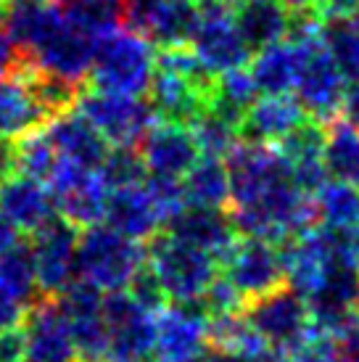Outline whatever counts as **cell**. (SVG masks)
<instances>
[{
  "label": "cell",
  "mask_w": 359,
  "mask_h": 362,
  "mask_svg": "<svg viewBox=\"0 0 359 362\" xmlns=\"http://www.w3.org/2000/svg\"><path fill=\"white\" fill-rule=\"evenodd\" d=\"M319 21H346L359 19V0H319L314 6Z\"/></svg>",
  "instance_id": "42"
},
{
  "label": "cell",
  "mask_w": 359,
  "mask_h": 362,
  "mask_svg": "<svg viewBox=\"0 0 359 362\" xmlns=\"http://www.w3.org/2000/svg\"><path fill=\"white\" fill-rule=\"evenodd\" d=\"M233 13H235V24L251 53L269 42L288 37L290 21H293V8L286 0H246Z\"/></svg>",
  "instance_id": "25"
},
{
  "label": "cell",
  "mask_w": 359,
  "mask_h": 362,
  "mask_svg": "<svg viewBox=\"0 0 359 362\" xmlns=\"http://www.w3.org/2000/svg\"><path fill=\"white\" fill-rule=\"evenodd\" d=\"M164 228L180 241L211 254L217 262L230 252V246L238 238L228 211L209 209V206H188L185 204L172 220H167Z\"/></svg>",
  "instance_id": "19"
},
{
  "label": "cell",
  "mask_w": 359,
  "mask_h": 362,
  "mask_svg": "<svg viewBox=\"0 0 359 362\" xmlns=\"http://www.w3.org/2000/svg\"><path fill=\"white\" fill-rule=\"evenodd\" d=\"M0 286L27 307L40 296L37 283H35V267H32V254L27 241H19L0 259Z\"/></svg>",
  "instance_id": "35"
},
{
  "label": "cell",
  "mask_w": 359,
  "mask_h": 362,
  "mask_svg": "<svg viewBox=\"0 0 359 362\" xmlns=\"http://www.w3.org/2000/svg\"><path fill=\"white\" fill-rule=\"evenodd\" d=\"M319 235L325 241L333 264L359 272V228H325L319 225Z\"/></svg>",
  "instance_id": "38"
},
{
  "label": "cell",
  "mask_w": 359,
  "mask_h": 362,
  "mask_svg": "<svg viewBox=\"0 0 359 362\" xmlns=\"http://www.w3.org/2000/svg\"><path fill=\"white\" fill-rule=\"evenodd\" d=\"M146 264L156 275L167 302H199L214 278L220 275V262L170 233H156L146 246Z\"/></svg>",
  "instance_id": "3"
},
{
  "label": "cell",
  "mask_w": 359,
  "mask_h": 362,
  "mask_svg": "<svg viewBox=\"0 0 359 362\" xmlns=\"http://www.w3.org/2000/svg\"><path fill=\"white\" fill-rule=\"evenodd\" d=\"M325 45L336 66L349 82L359 80V19L328 21L325 24Z\"/></svg>",
  "instance_id": "36"
},
{
  "label": "cell",
  "mask_w": 359,
  "mask_h": 362,
  "mask_svg": "<svg viewBox=\"0 0 359 362\" xmlns=\"http://www.w3.org/2000/svg\"><path fill=\"white\" fill-rule=\"evenodd\" d=\"M288 357L290 362H341L336 336L330 331L314 328V325H310V331L290 349Z\"/></svg>",
  "instance_id": "39"
},
{
  "label": "cell",
  "mask_w": 359,
  "mask_h": 362,
  "mask_svg": "<svg viewBox=\"0 0 359 362\" xmlns=\"http://www.w3.org/2000/svg\"><path fill=\"white\" fill-rule=\"evenodd\" d=\"M301 66V48L290 37H283L278 42H269L257 51L251 61V77L257 82L259 93H290L296 85V74Z\"/></svg>",
  "instance_id": "26"
},
{
  "label": "cell",
  "mask_w": 359,
  "mask_h": 362,
  "mask_svg": "<svg viewBox=\"0 0 359 362\" xmlns=\"http://www.w3.org/2000/svg\"><path fill=\"white\" fill-rule=\"evenodd\" d=\"M201 8L193 0H127L124 24L161 48L188 45Z\"/></svg>",
  "instance_id": "13"
},
{
  "label": "cell",
  "mask_w": 359,
  "mask_h": 362,
  "mask_svg": "<svg viewBox=\"0 0 359 362\" xmlns=\"http://www.w3.org/2000/svg\"><path fill=\"white\" fill-rule=\"evenodd\" d=\"M199 8H209V6H230V0H193Z\"/></svg>",
  "instance_id": "51"
},
{
  "label": "cell",
  "mask_w": 359,
  "mask_h": 362,
  "mask_svg": "<svg viewBox=\"0 0 359 362\" xmlns=\"http://www.w3.org/2000/svg\"><path fill=\"white\" fill-rule=\"evenodd\" d=\"M74 111L98 130L111 148H138L143 135L159 119L151 103L143 101V95H124L98 88H82Z\"/></svg>",
  "instance_id": "4"
},
{
  "label": "cell",
  "mask_w": 359,
  "mask_h": 362,
  "mask_svg": "<svg viewBox=\"0 0 359 362\" xmlns=\"http://www.w3.org/2000/svg\"><path fill=\"white\" fill-rule=\"evenodd\" d=\"M322 146H325V127L314 119H307L278 143V151L288 164L293 185L307 196H312L330 177L322 161Z\"/></svg>",
  "instance_id": "21"
},
{
  "label": "cell",
  "mask_w": 359,
  "mask_h": 362,
  "mask_svg": "<svg viewBox=\"0 0 359 362\" xmlns=\"http://www.w3.org/2000/svg\"><path fill=\"white\" fill-rule=\"evenodd\" d=\"M188 45L209 77L243 66L251 59V48L243 40L238 24H235V13L230 6L201 8L199 24L190 35Z\"/></svg>",
  "instance_id": "10"
},
{
  "label": "cell",
  "mask_w": 359,
  "mask_h": 362,
  "mask_svg": "<svg viewBox=\"0 0 359 362\" xmlns=\"http://www.w3.org/2000/svg\"><path fill=\"white\" fill-rule=\"evenodd\" d=\"M103 362H148L153 346V312L140 307L124 288L103 293Z\"/></svg>",
  "instance_id": "8"
},
{
  "label": "cell",
  "mask_w": 359,
  "mask_h": 362,
  "mask_svg": "<svg viewBox=\"0 0 359 362\" xmlns=\"http://www.w3.org/2000/svg\"><path fill=\"white\" fill-rule=\"evenodd\" d=\"M138 146L146 172L156 177H172V180H180L201 156L196 138L185 122L156 119Z\"/></svg>",
  "instance_id": "17"
},
{
  "label": "cell",
  "mask_w": 359,
  "mask_h": 362,
  "mask_svg": "<svg viewBox=\"0 0 359 362\" xmlns=\"http://www.w3.org/2000/svg\"><path fill=\"white\" fill-rule=\"evenodd\" d=\"M56 159H59V153L42 130V124L13 141V172L16 175L48 182L50 172L56 167Z\"/></svg>",
  "instance_id": "33"
},
{
  "label": "cell",
  "mask_w": 359,
  "mask_h": 362,
  "mask_svg": "<svg viewBox=\"0 0 359 362\" xmlns=\"http://www.w3.org/2000/svg\"><path fill=\"white\" fill-rule=\"evenodd\" d=\"M48 191L56 214L71 222L77 230L103 222L109 188L100 180L98 170H85L66 159H56L48 177Z\"/></svg>",
  "instance_id": "9"
},
{
  "label": "cell",
  "mask_w": 359,
  "mask_h": 362,
  "mask_svg": "<svg viewBox=\"0 0 359 362\" xmlns=\"http://www.w3.org/2000/svg\"><path fill=\"white\" fill-rule=\"evenodd\" d=\"M322 161L333 180L351 182L359 188V127L346 119L328 122Z\"/></svg>",
  "instance_id": "29"
},
{
  "label": "cell",
  "mask_w": 359,
  "mask_h": 362,
  "mask_svg": "<svg viewBox=\"0 0 359 362\" xmlns=\"http://www.w3.org/2000/svg\"><path fill=\"white\" fill-rule=\"evenodd\" d=\"M240 312L251 322V328L280 354H288L312 325L307 299L290 286H280L264 296L251 299Z\"/></svg>",
  "instance_id": "7"
},
{
  "label": "cell",
  "mask_w": 359,
  "mask_h": 362,
  "mask_svg": "<svg viewBox=\"0 0 359 362\" xmlns=\"http://www.w3.org/2000/svg\"><path fill=\"white\" fill-rule=\"evenodd\" d=\"M188 127L204 156H220V159H225L240 143L238 124L233 119H228L225 114H220L217 109H211V106H206V109L201 111Z\"/></svg>",
  "instance_id": "34"
},
{
  "label": "cell",
  "mask_w": 359,
  "mask_h": 362,
  "mask_svg": "<svg viewBox=\"0 0 359 362\" xmlns=\"http://www.w3.org/2000/svg\"><path fill=\"white\" fill-rule=\"evenodd\" d=\"M100 180L106 182V188H127V185H140L148 177L146 164L140 159L138 148H109L106 159L98 167Z\"/></svg>",
  "instance_id": "37"
},
{
  "label": "cell",
  "mask_w": 359,
  "mask_h": 362,
  "mask_svg": "<svg viewBox=\"0 0 359 362\" xmlns=\"http://www.w3.org/2000/svg\"><path fill=\"white\" fill-rule=\"evenodd\" d=\"M19 235H21V233L16 230V228H13V225L3 217V214H0V259H3V257H6V254H8L11 249L21 241Z\"/></svg>",
  "instance_id": "48"
},
{
  "label": "cell",
  "mask_w": 359,
  "mask_h": 362,
  "mask_svg": "<svg viewBox=\"0 0 359 362\" xmlns=\"http://www.w3.org/2000/svg\"><path fill=\"white\" fill-rule=\"evenodd\" d=\"M16 51H13V45L8 42V37H6V32L0 30V80L3 77H8L11 71L16 69Z\"/></svg>",
  "instance_id": "47"
},
{
  "label": "cell",
  "mask_w": 359,
  "mask_h": 362,
  "mask_svg": "<svg viewBox=\"0 0 359 362\" xmlns=\"http://www.w3.org/2000/svg\"><path fill=\"white\" fill-rule=\"evenodd\" d=\"M80 230L64 217H50L42 228L30 233V254L35 267V283L40 296L56 293L74 281V249Z\"/></svg>",
  "instance_id": "11"
},
{
  "label": "cell",
  "mask_w": 359,
  "mask_h": 362,
  "mask_svg": "<svg viewBox=\"0 0 359 362\" xmlns=\"http://www.w3.org/2000/svg\"><path fill=\"white\" fill-rule=\"evenodd\" d=\"M201 362H283V357L259 360V357H249V354L230 352V349H220V346H206V352H204Z\"/></svg>",
  "instance_id": "45"
},
{
  "label": "cell",
  "mask_w": 359,
  "mask_h": 362,
  "mask_svg": "<svg viewBox=\"0 0 359 362\" xmlns=\"http://www.w3.org/2000/svg\"><path fill=\"white\" fill-rule=\"evenodd\" d=\"M146 182V180H143ZM127 185V188H114L106 199L103 222L111 230L127 235L132 241H151L161 230V214L156 204L151 202L146 185Z\"/></svg>",
  "instance_id": "22"
},
{
  "label": "cell",
  "mask_w": 359,
  "mask_h": 362,
  "mask_svg": "<svg viewBox=\"0 0 359 362\" xmlns=\"http://www.w3.org/2000/svg\"><path fill=\"white\" fill-rule=\"evenodd\" d=\"M182 196L188 206H209L225 209L230 204V180L225 159L220 156H199L182 177Z\"/></svg>",
  "instance_id": "28"
},
{
  "label": "cell",
  "mask_w": 359,
  "mask_h": 362,
  "mask_svg": "<svg viewBox=\"0 0 359 362\" xmlns=\"http://www.w3.org/2000/svg\"><path fill=\"white\" fill-rule=\"evenodd\" d=\"M143 262H146V246L111 230L106 222L90 225L77 235L74 278L93 283L103 293L127 288V283Z\"/></svg>",
  "instance_id": "2"
},
{
  "label": "cell",
  "mask_w": 359,
  "mask_h": 362,
  "mask_svg": "<svg viewBox=\"0 0 359 362\" xmlns=\"http://www.w3.org/2000/svg\"><path fill=\"white\" fill-rule=\"evenodd\" d=\"M209 346V317L199 302L164 304L153 312L148 362H201Z\"/></svg>",
  "instance_id": "6"
},
{
  "label": "cell",
  "mask_w": 359,
  "mask_h": 362,
  "mask_svg": "<svg viewBox=\"0 0 359 362\" xmlns=\"http://www.w3.org/2000/svg\"><path fill=\"white\" fill-rule=\"evenodd\" d=\"M290 8H296V11H304V8H314L319 0H286Z\"/></svg>",
  "instance_id": "50"
},
{
  "label": "cell",
  "mask_w": 359,
  "mask_h": 362,
  "mask_svg": "<svg viewBox=\"0 0 359 362\" xmlns=\"http://www.w3.org/2000/svg\"><path fill=\"white\" fill-rule=\"evenodd\" d=\"M357 275H359V272H357Z\"/></svg>",
  "instance_id": "54"
},
{
  "label": "cell",
  "mask_w": 359,
  "mask_h": 362,
  "mask_svg": "<svg viewBox=\"0 0 359 362\" xmlns=\"http://www.w3.org/2000/svg\"><path fill=\"white\" fill-rule=\"evenodd\" d=\"M124 291L130 293L132 299H135L140 307H146L148 312H156L167 304V296H164L159 281H156V275L151 272V267L146 264V262H143V264L138 267V272L132 275V281L127 283Z\"/></svg>",
  "instance_id": "41"
},
{
  "label": "cell",
  "mask_w": 359,
  "mask_h": 362,
  "mask_svg": "<svg viewBox=\"0 0 359 362\" xmlns=\"http://www.w3.org/2000/svg\"><path fill=\"white\" fill-rule=\"evenodd\" d=\"M95 42H98L95 37H90L88 32L77 30L74 24H69L61 16L56 30L37 45V51L32 53L27 61H19V64L53 71V74H59L64 80L82 85V82L88 80L93 53H95Z\"/></svg>",
  "instance_id": "16"
},
{
  "label": "cell",
  "mask_w": 359,
  "mask_h": 362,
  "mask_svg": "<svg viewBox=\"0 0 359 362\" xmlns=\"http://www.w3.org/2000/svg\"><path fill=\"white\" fill-rule=\"evenodd\" d=\"M13 175V141L0 138V182Z\"/></svg>",
  "instance_id": "49"
},
{
  "label": "cell",
  "mask_w": 359,
  "mask_h": 362,
  "mask_svg": "<svg viewBox=\"0 0 359 362\" xmlns=\"http://www.w3.org/2000/svg\"><path fill=\"white\" fill-rule=\"evenodd\" d=\"M77 362H82V360H77Z\"/></svg>",
  "instance_id": "53"
},
{
  "label": "cell",
  "mask_w": 359,
  "mask_h": 362,
  "mask_svg": "<svg viewBox=\"0 0 359 362\" xmlns=\"http://www.w3.org/2000/svg\"><path fill=\"white\" fill-rule=\"evenodd\" d=\"M0 214L19 233L30 235L50 217H56V206L45 182L24 175H11L0 182Z\"/></svg>",
  "instance_id": "23"
},
{
  "label": "cell",
  "mask_w": 359,
  "mask_h": 362,
  "mask_svg": "<svg viewBox=\"0 0 359 362\" xmlns=\"http://www.w3.org/2000/svg\"><path fill=\"white\" fill-rule=\"evenodd\" d=\"M42 130L53 143L59 159L74 161L85 170H98L100 161L106 159V153L111 148L109 143L98 135V130L74 109L61 111L56 117L45 119Z\"/></svg>",
  "instance_id": "20"
},
{
  "label": "cell",
  "mask_w": 359,
  "mask_h": 362,
  "mask_svg": "<svg viewBox=\"0 0 359 362\" xmlns=\"http://www.w3.org/2000/svg\"><path fill=\"white\" fill-rule=\"evenodd\" d=\"M124 3L127 0H61V16L74 24L77 30L88 32L90 37H106L119 30L124 21Z\"/></svg>",
  "instance_id": "31"
},
{
  "label": "cell",
  "mask_w": 359,
  "mask_h": 362,
  "mask_svg": "<svg viewBox=\"0 0 359 362\" xmlns=\"http://www.w3.org/2000/svg\"><path fill=\"white\" fill-rule=\"evenodd\" d=\"M146 191H148L151 202L156 204V209L161 214V222L167 225V220H172L182 206H185V196H182V182L172 180V177H156L151 175L146 177ZM161 225V228H164Z\"/></svg>",
  "instance_id": "40"
},
{
  "label": "cell",
  "mask_w": 359,
  "mask_h": 362,
  "mask_svg": "<svg viewBox=\"0 0 359 362\" xmlns=\"http://www.w3.org/2000/svg\"><path fill=\"white\" fill-rule=\"evenodd\" d=\"M211 80L209 74H190V71L161 69L156 66L153 80L148 85V103L156 111L159 119L172 122H190L211 101Z\"/></svg>",
  "instance_id": "14"
},
{
  "label": "cell",
  "mask_w": 359,
  "mask_h": 362,
  "mask_svg": "<svg viewBox=\"0 0 359 362\" xmlns=\"http://www.w3.org/2000/svg\"><path fill=\"white\" fill-rule=\"evenodd\" d=\"M307 119H310L307 111L301 109V103L290 93H272V95L261 93L240 117V141L275 146Z\"/></svg>",
  "instance_id": "18"
},
{
  "label": "cell",
  "mask_w": 359,
  "mask_h": 362,
  "mask_svg": "<svg viewBox=\"0 0 359 362\" xmlns=\"http://www.w3.org/2000/svg\"><path fill=\"white\" fill-rule=\"evenodd\" d=\"M156 71L153 42L135 30H114L95 42L88 80L90 88L124 95H146Z\"/></svg>",
  "instance_id": "1"
},
{
  "label": "cell",
  "mask_w": 359,
  "mask_h": 362,
  "mask_svg": "<svg viewBox=\"0 0 359 362\" xmlns=\"http://www.w3.org/2000/svg\"><path fill=\"white\" fill-rule=\"evenodd\" d=\"M61 21L59 6L50 0H11L0 30L16 51V59L27 61Z\"/></svg>",
  "instance_id": "24"
},
{
  "label": "cell",
  "mask_w": 359,
  "mask_h": 362,
  "mask_svg": "<svg viewBox=\"0 0 359 362\" xmlns=\"http://www.w3.org/2000/svg\"><path fill=\"white\" fill-rule=\"evenodd\" d=\"M238 3H246V0H238Z\"/></svg>",
  "instance_id": "52"
},
{
  "label": "cell",
  "mask_w": 359,
  "mask_h": 362,
  "mask_svg": "<svg viewBox=\"0 0 359 362\" xmlns=\"http://www.w3.org/2000/svg\"><path fill=\"white\" fill-rule=\"evenodd\" d=\"M64 320L69 325L77 360L103 362L106 349V325H103V291L93 283L74 278L56 296Z\"/></svg>",
  "instance_id": "12"
},
{
  "label": "cell",
  "mask_w": 359,
  "mask_h": 362,
  "mask_svg": "<svg viewBox=\"0 0 359 362\" xmlns=\"http://www.w3.org/2000/svg\"><path fill=\"white\" fill-rule=\"evenodd\" d=\"M45 114L32 98L30 88L21 74L11 71L0 80V138L16 141L24 132L40 127Z\"/></svg>",
  "instance_id": "27"
},
{
  "label": "cell",
  "mask_w": 359,
  "mask_h": 362,
  "mask_svg": "<svg viewBox=\"0 0 359 362\" xmlns=\"http://www.w3.org/2000/svg\"><path fill=\"white\" fill-rule=\"evenodd\" d=\"M220 275L238 291L243 304L286 286L278 243L254 235H238L220 259Z\"/></svg>",
  "instance_id": "5"
},
{
  "label": "cell",
  "mask_w": 359,
  "mask_h": 362,
  "mask_svg": "<svg viewBox=\"0 0 359 362\" xmlns=\"http://www.w3.org/2000/svg\"><path fill=\"white\" fill-rule=\"evenodd\" d=\"M24 362H77L69 325L53 296H37L27 307L24 320Z\"/></svg>",
  "instance_id": "15"
},
{
  "label": "cell",
  "mask_w": 359,
  "mask_h": 362,
  "mask_svg": "<svg viewBox=\"0 0 359 362\" xmlns=\"http://www.w3.org/2000/svg\"><path fill=\"white\" fill-rule=\"evenodd\" d=\"M24 331L21 325L0 331V362H24Z\"/></svg>",
  "instance_id": "43"
},
{
  "label": "cell",
  "mask_w": 359,
  "mask_h": 362,
  "mask_svg": "<svg viewBox=\"0 0 359 362\" xmlns=\"http://www.w3.org/2000/svg\"><path fill=\"white\" fill-rule=\"evenodd\" d=\"M24 312H27V304H21L13 293L0 286V331L21 325Z\"/></svg>",
  "instance_id": "44"
},
{
  "label": "cell",
  "mask_w": 359,
  "mask_h": 362,
  "mask_svg": "<svg viewBox=\"0 0 359 362\" xmlns=\"http://www.w3.org/2000/svg\"><path fill=\"white\" fill-rule=\"evenodd\" d=\"M341 109H343V114H346V122H351L354 127H359V80L351 82L349 88L343 90Z\"/></svg>",
  "instance_id": "46"
},
{
  "label": "cell",
  "mask_w": 359,
  "mask_h": 362,
  "mask_svg": "<svg viewBox=\"0 0 359 362\" xmlns=\"http://www.w3.org/2000/svg\"><path fill=\"white\" fill-rule=\"evenodd\" d=\"M259 88L251 77L249 66H235V69L220 71L211 80V101L209 106L217 109L220 114H225L228 119H233L235 124H240L243 111L249 109L251 103L257 101Z\"/></svg>",
  "instance_id": "32"
},
{
  "label": "cell",
  "mask_w": 359,
  "mask_h": 362,
  "mask_svg": "<svg viewBox=\"0 0 359 362\" xmlns=\"http://www.w3.org/2000/svg\"><path fill=\"white\" fill-rule=\"evenodd\" d=\"M314 217L325 228H359V188L343 180H325L312 193Z\"/></svg>",
  "instance_id": "30"
}]
</instances>
